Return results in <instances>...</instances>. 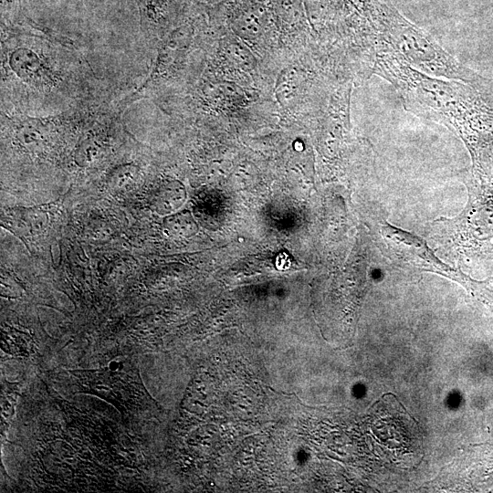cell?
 <instances>
[{
    "label": "cell",
    "mask_w": 493,
    "mask_h": 493,
    "mask_svg": "<svg viewBox=\"0 0 493 493\" xmlns=\"http://www.w3.org/2000/svg\"><path fill=\"white\" fill-rule=\"evenodd\" d=\"M1 112L50 116L115 100L68 37L26 18L1 24Z\"/></svg>",
    "instance_id": "6da1fadb"
},
{
    "label": "cell",
    "mask_w": 493,
    "mask_h": 493,
    "mask_svg": "<svg viewBox=\"0 0 493 493\" xmlns=\"http://www.w3.org/2000/svg\"><path fill=\"white\" fill-rule=\"evenodd\" d=\"M377 27V50L398 54L414 68L435 77L470 80L471 73L430 36L390 13Z\"/></svg>",
    "instance_id": "7a4b0ae2"
},
{
    "label": "cell",
    "mask_w": 493,
    "mask_h": 493,
    "mask_svg": "<svg viewBox=\"0 0 493 493\" xmlns=\"http://www.w3.org/2000/svg\"><path fill=\"white\" fill-rule=\"evenodd\" d=\"M381 234L389 247L403 259L457 281L473 296L488 299L485 282L473 280L460 270L452 269L442 263L420 238L388 224L381 226Z\"/></svg>",
    "instance_id": "3957f363"
},
{
    "label": "cell",
    "mask_w": 493,
    "mask_h": 493,
    "mask_svg": "<svg viewBox=\"0 0 493 493\" xmlns=\"http://www.w3.org/2000/svg\"><path fill=\"white\" fill-rule=\"evenodd\" d=\"M143 174V165L136 159L118 162L105 174V184L113 193H124L132 189Z\"/></svg>",
    "instance_id": "277c9868"
},
{
    "label": "cell",
    "mask_w": 493,
    "mask_h": 493,
    "mask_svg": "<svg viewBox=\"0 0 493 493\" xmlns=\"http://www.w3.org/2000/svg\"><path fill=\"white\" fill-rule=\"evenodd\" d=\"M184 195V188L181 184L176 188L173 187V184L165 185L156 194L152 202L153 209L159 215H169L183 205Z\"/></svg>",
    "instance_id": "5b68a950"
},
{
    "label": "cell",
    "mask_w": 493,
    "mask_h": 493,
    "mask_svg": "<svg viewBox=\"0 0 493 493\" xmlns=\"http://www.w3.org/2000/svg\"><path fill=\"white\" fill-rule=\"evenodd\" d=\"M25 18L21 11L20 0H1V24H18Z\"/></svg>",
    "instance_id": "8992f818"
},
{
    "label": "cell",
    "mask_w": 493,
    "mask_h": 493,
    "mask_svg": "<svg viewBox=\"0 0 493 493\" xmlns=\"http://www.w3.org/2000/svg\"><path fill=\"white\" fill-rule=\"evenodd\" d=\"M166 227L173 234L179 236H191L195 229V224L190 215H180V217H172L165 222Z\"/></svg>",
    "instance_id": "52a82bcc"
}]
</instances>
